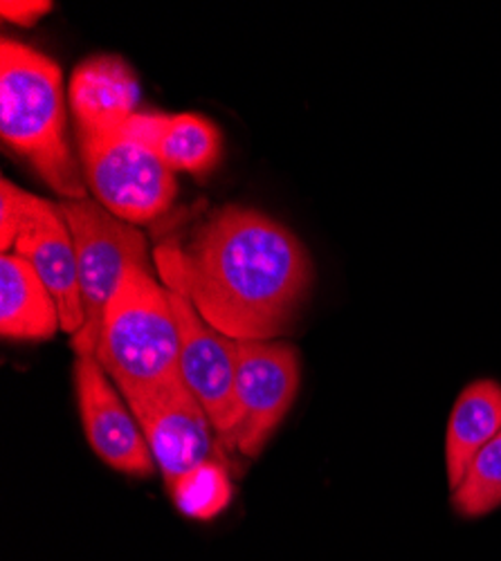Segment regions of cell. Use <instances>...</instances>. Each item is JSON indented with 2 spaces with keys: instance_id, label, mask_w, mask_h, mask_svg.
<instances>
[{
  "instance_id": "obj_13",
  "label": "cell",
  "mask_w": 501,
  "mask_h": 561,
  "mask_svg": "<svg viewBox=\"0 0 501 561\" xmlns=\"http://www.w3.org/2000/svg\"><path fill=\"white\" fill-rule=\"evenodd\" d=\"M501 432V385L477 380L468 385L449 413L445 434V472L449 490L459 485L472 458Z\"/></svg>"
},
{
  "instance_id": "obj_3",
  "label": "cell",
  "mask_w": 501,
  "mask_h": 561,
  "mask_svg": "<svg viewBox=\"0 0 501 561\" xmlns=\"http://www.w3.org/2000/svg\"><path fill=\"white\" fill-rule=\"evenodd\" d=\"M95 357L122 398L180 378V331L171 295L149 270L126 272L104 312Z\"/></svg>"
},
{
  "instance_id": "obj_17",
  "label": "cell",
  "mask_w": 501,
  "mask_h": 561,
  "mask_svg": "<svg viewBox=\"0 0 501 561\" xmlns=\"http://www.w3.org/2000/svg\"><path fill=\"white\" fill-rule=\"evenodd\" d=\"M23 194L25 190L12 184L8 178L0 182V250L10 254L19 237L23 220Z\"/></svg>"
},
{
  "instance_id": "obj_15",
  "label": "cell",
  "mask_w": 501,
  "mask_h": 561,
  "mask_svg": "<svg viewBox=\"0 0 501 561\" xmlns=\"http://www.w3.org/2000/svg\"><path fill=\"white\" fill-rule=\"evenodd\" d=\"M452 505L466 519L501 507V432L472 458L464 479L452 490Z\"/></svg>"
},
{
  "instance_id": "obj_5",
  "label": "cell",
  "mask_w": 501,
  "mask_h": 561,
  "mask_svg": "<svg viewBox=\"0 0 501 561\" xmlns=\"http://www.w3.org/2000/svg\"><path fill=\"white\" fill-rule=\"evenodd\" d=\"M72 231L77 274L83 301V329L72 337L77 355H95L104 312L130 267L149 270L147 237L93 198L61 201Z\"/></svg>"
},
{
  "instance_id": "obj_12",
  "label": "cell",
  "mask_w": 501,
  "mask_h": 561,
  "mask_svg": "<svg viewBox=\"0 0 501 561\" xmlns=\"http://www.w3.org/2000/svg\"><path fill=\"white\" fill-rule=\"evenodd\" d=\"M57 331V301L36 270L16 254L0 256V335L14 342H45Z\"/></svg>"
},
{
  "instance_id": "obj_8",
  "label": "cell",
  "mask_w": 501,
  "mask_h": 561,
  "mask_svg": "<svg viewBox=\"0 0 501 561\" xmlns=\"http://www.w3.org/2000/svg\"><path fill=\"white\" fill-rule=\"evenodd\" d=\"M299 353L286 342H239L237 398L241 423L235 447L257 458L282 425L299 391Z\"/></svg>"
},
{
  "instance_id": "obj_6",
  "label": "cell",
  "mask_w": 501,
  "mask_h": 561,
  "mask_svg": "<svg viewBox=\"0 0 501 561\" xmlns=\"http://www.w3.org/2000/svg\"><path fill=\"white\" fill-rule=\"evenodd\" d=\"M124 400L138 420L167 488L201 465L220 460L214 440L218 436L182 378L124 396Z\"/></svg>"
},
{
  "instance_id": "obj_16",
  "label": "cell",
  "mask_w": 501,
  "mask_h": 561,
  "mask_svg": "<svg viewBox=\"0 0 501 561\" xmlns=\"http://www.w3.org/2000/svg\"><path fill=\"white\" fill-rule=\"evenodd\" d=\"M167 490L175 507L194 519L216 517L232 501V483L223 460L201 465L198 470L182 477Z\"/></svg>"
},
{
  "instance_id": "obj_4",
  "label": "cell",
  "mask_w": 501,
  "mask_h": 561,
  "mask_svg": "<svg viewBox=\"0 0 501 561\" xmlns=\"http://www.w3.org/2000/svg\"><path fill=\"white\" fill-rule=\"evenodd\" d=\"M153 119L156 113H138L117 126L77 128L88 190L130 225L160 218L178 194L175 173L153 142Z\"/></svg>"
},
{
  "instance_id": "obj_2",
  "label": "cell",
  "mask_w": 501,
  "mask_h": 561,
  "mask_svg": "<svg viewBox=\"0 0 501 561\" xmlns=\"http://www.w3.org/2000/svg\"><path fill=\"white\" fill-rule=\"evenodd\" d=\"M64 72L25 43H0V135L64 201L88 198L66 133Z\"/></svg>"
},
{
  "instance_id": "obj_18",
  "label": "cell",
  "mask_w": 501,
  "mask_h": 561,
  "mask_svg": "<svg viewBox=\"0 0 501 561\" xmlns=\"http://www.w3.org/2000/svg\"><path fill=\"white\" fill-rule=\"evenodd\" d=\"M50 12V0H3V3H0V14H3V19L23 27H32Z\"/></svg>"
},
{
  "instance_id": "obj_9",
  "label": "cell",
  "mask_w": 501,
  "mask_h": 561,
  "mask_svg": "<svg viewBox=\"0 0 501 561\" xmlns=\"http://www.w3.org/2000/svg\"><path fill=\"white\" fill-rule=\"evenodd\" d=\"M75 389L81 427L93 451L122 474L151 477L156 460L149 443L95 355H77Z\"/></svg>"
},
{
  "instance_id": "obj_1",
  "label": "cell",
  "mask_w": 501,
  "mask_h": 561,
  "mask_svg": "<svg viewBox=\"0 0 501 561\" xmlns=\"http://www.w3.org/2000/svg\"><path fill=\"white\" fill-rule=\"evenodd\" d=\"M156 267L167 290L237 342H272L286 333L312 284L310 254L295 233L237 205L209 214L185 243L156 248Z\"/></svg>"
},
{
  "instance_id": "obj_10",
  "label": "cell",
  "mask_w": 501,
  "mask_h": 561,
  "mask_svg": "<svg viewBox=\"0 0 501 561\" xmlns=\"http://www.w3.org/2000/svg\"><path fill=\"white\" fill-rule=\"evenodd\" d=\"M14 254L25 259L57 301L61 331L75 337L83 329V301L72 231L59 203L23 194V220Z\"/></svg>"
},
{
  "instance_id": "obj_7",
  "label": "cell",
  "mask_w": 501,
  "mask_h": 561,
  "mask_svg": "<svg viewBox=\"0 0 501 561\" xmlns=\"http://www.w3.org/2000/svg\"><path fill=\"white\" fill-rule=\"evenodd\" d=\"M169 295L180 331V378L203 404L223 447L232 449L241 423L239 342L214 331L185 297L171 290Z\"/></svg>"
},
{
  "instance_id": "obj_11",
  "label": "cell",
  "mask_w": 501,
  "mask_h": 561,
  "mask_svg": "<svg viewBox=\"0 0 501 561\" xmlns=\"http://www.w3.org/2000/svg\"><path fill=\"white\" fill-rule=\"evenodd\" d=\"M140 81L119 57L83 61L70 79L68 102L77 128L117 126L138 115Z\"/></svg>"
},
{
  "instance_id": "obj_14",
  "label": "cell",
  "mask_w": 501,
  "mask_h": 561,
  "mask_svg": "<svg viewBox=\"0 0 501 561\" xmlns=\"http://www.w3.org/2000/svg\"><path fill=\"white\" fill-rule=\"evenodd\" d=\"M153 142L162 162L173 173L185 171L203 175L212 171L220 158L218 128L194 113L156 115Z\"/></svg>"
}]
</instances>
